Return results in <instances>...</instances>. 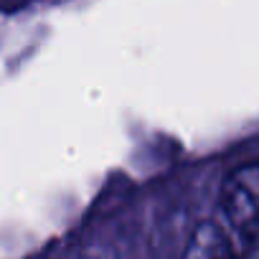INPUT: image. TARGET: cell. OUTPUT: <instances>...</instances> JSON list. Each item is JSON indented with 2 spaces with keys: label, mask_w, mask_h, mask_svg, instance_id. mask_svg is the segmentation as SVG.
<instances>
[{
  "label": "cell",
  "mask_w": 259,
  "mask_h": 259,
  "mask_svg": "<svg viewBox=\"0 0 259 259\" xmlns=\"http://www.w3.org/2000/svg\"><path fill=\"white\" fill-rule=\"evenodd\" d=\"M221 208L244 249L241 259H256L259 241V163L234 168L221 183ZM239 249V251H241Z\"/></svg>",
  "instance_id": "obj_1"
},
{
  "label": "cell",
  "mask_w": 259,
  "mask_h": 259,
  "mask_svg": "<svg viewBox=\"0 0 259 259\" xmlns=\"http://www.w3.org/2000/svg\"><path fill=\"white\" fill-rule=\"evenodd\" d=\"M183 259H241V251L219 224L203 221L193 229Z\"/></svg>",
  "instance_id": "obj_2"
},
{
  "label": "cell",
  "mask_w": 259,
  "mask_h": 259,
  "mask_svg": "<svg viewBox=\"0 0 259 259\" xmlns=\"http://www.w3.org/2000/svg\"><path fill=\"white\" fill-rule=\"evenodd\" d=\"M26 0H0V6H23Z\"/></svg>",
  "instance_id": "obj_3"
}]
</instances>
